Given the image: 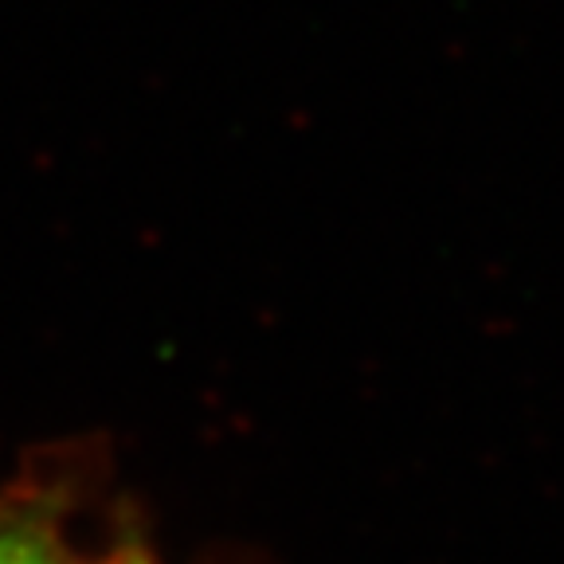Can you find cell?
Wrapping results in <instances>:
<instances>
[{
    "label": "cell",
    "mask_w": 564,
    "mask_h": 564,
    "mask_svg": "<svg viewBox=\"0 0 564 564\" xmlns=\"http://www.w3.org/2000/svg\"><path fill=\"white\" fill-rule=\"evenodd\" d=\"M0 564H59L52 541L20 518H0Z\"/></svg>",
    "instance_id": "1"
},
{
    "label": "cell",
    "mask_w": 564,
    "mask_h": 564,
    "mask_svg": "<svg viewBox=\"0 0 564 564\" xmlns=\"http://www.w3.org/2000/svg\"><path fill=\"white\" fill-rule=\"evenodd\" d=\"M102 564H138V561H126V556H122V561H102Z\"/></svg>",
    "instance_id": "2"
}]
</instances>
